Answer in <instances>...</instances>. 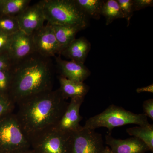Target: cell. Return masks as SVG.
Wrapping results in <instances>:
<instances>
[{
  "label": "cell",
  "mask_w": 153,
  "mask_h": 153,
  "mask_svg": "<svg viewBox=\"0 0 153 153\" xmlns=\"http://www.w3.org/2000/svg\"><path fill=\"white\" fill-rule=\"evenodd\" d=\"M71 134L48 129L30 139V148L34 153H70Z\"/></svg>",
  "instance_id": "6"
},
{
  "label": "cell",
  "mask_w": 153,
  "mask_h": 153,
  "mask_svg": "<svg viewBox=\"0 0 153 153\" xmlns=\"http://www.w3.org/2000/svg\"><path fill=\"white\" fill-rule=\"evenodd\" d=\"M13 153H34L33 151L31 149V148L27 149L24 150L19 151V152H16Z\"/></svg>",
  "instance_id": "30"
},
{
  "label": "cell",
  "mask_w": 153,
  "mask_h": 153,
  "mask_svg": "<svg viewBox=\"0 0 153 153\" xmlns=\"http://www.w3.org/2000/svg\"><path fill=\"white\" fill-rule=\"evenodd\" d=\"M30 0L0 1V13L1 15L17 16L29 7Z\"/></svg>",
  "instance_id": "17"
},
{
  "label": "cell",
  "mask_w": 153,
  "mask_h": 153,
  "mask_svg": "<svg viewBox=\"0 0 153 153\" xmlns=\"http://www.w3.org/2000/svg\"><path fill=\"white\" fill-rule=\"evenodd\" d=\"M32 35L19 30L12 35L8 54L13 63L16 62L35 53Z\"/></svg>",
  "instance_id": "11"
},
{
  "label": "cell",
  "mask_w": 153,
  "mask_h": 153,
  "mask_svg": "<svg viewBox=\"0 0 153 153\" xmlns=\"http://www.w3.org/2000/svg\"><path fill=\"white\" fill-rule=\"evenodd\" d=\"M60 87L59 88L65 99L76 97H85L90 88L84 82L69 80L61 76H59Z\"/></svg>",
  "instance_id": "15"
},
{
  "label": "cell",
  "mask_w": 153,
  "mask_h": 153,
  "mask_svg": "<svg viewBox=\"0 0 153 153\" xmlns=\"http://www.w3.org/2000/svg\"><path fill=\"white\" fill-rule=\"evenodd\" d=\"M56 62L60 76L69 80L84 82L90 75V70L84 64L63 60L60 56L56 57Z\"/></svg>",
  "instance_id": "13"
},
{
  "label": "cell",
  "mask_w": 153,
  "mask_h": 153,
  "mask_svg": "<svg viewBox=\"0 0 153 153\" xmlns=\"http://www.w3.org/2000/svg\"><path fill=\"white\" fill-rule=\"evenodd\" d=\"M136 91L137 93H143V92L153 93V84H150L145 87L138 88H137Z\"/></svg>",
  "instance_id": "29"
},
{
  "label": "cell",
  "mask_w": 153,
  "mask_h": 153,
  "mask_svg": "<svg viewBox=\"0 0 153 153\" xmlns=\"http://www.w3.org/2000/svg\"><path fill=\"white\" fill-rule=\"evenodd\" d=\"M16 17L20 30L29 35L44 27L46 21L40 2L29 6Z\"/></svg>",
  "instance_id": "9"
},
{
  "label": "cell",
  "mask_w": 153,
  "mask_h": 153,
  "mask_svg": "<svg viewBox=\"0 0 153 153\" xmlns=\"http://www.w3.org/2000/svg\"><path fill=\"white\" fill-rule=\"evenodd\" d=\"M46 21L51 25L80 26L86 28L88 18L74 0L40 1Z\"/></svg>",
  "instance_id": "3"
},
{
  "label": "cell",
  "mask_w": 153,
  "mask_h": 153,
  "mask_svg": "<svg viewBox=\"0 0 153 153\" xmlns=\"http://www.w3.org/2000/svg\"><path fill=\"white\" fill-rule=\"evenodd\" d=\"M12 82L10 69L0 71V93L9 96Z\"/></svg>",
  "instance_id": "22"
},
{
  "label": "cell",
  "mask_w": 153,
  "mask_h": 153,
  "mask_svg": "<svg viewBox=\"0 0 153 153\" xmlns=\"http://www.w3.org/2000/svg\"><path fill=\"white\" fill-rule=\"evenodd\" d=\"M101 134L81 127L71 134L70 153H102L105 148Z\"/></svg>",
  "instance_id": "7"
},
{
  "label": "cell",
  "mask_w": 153,
  "mask_h": 153,
  "mask_svg": "<svg viewBox=\"0 0 153 153\" xmlns=\"http://www.w3.org/2000/svg\"><path fill=\"white\" fill-rule=\"evenodd\" d=\"M15 105L8 96L0 93V119L12 113Z\"/></svg>",
  "instance_id": "23"
},
{
  "label": "cell",
  "mask_w": 153,
  "mask_h": 153,
  "mask_svg": "<svg viewBox=\"0 0 153 153\" xmlns=\"http://www.w3.org/2000/svg\"><path fill=\"white\" fill-rule=\"evenodd\" d=\"M102 153H112L110 149L108 146H105L104 151H103Z\"/></svg>",
  "instance_id": "31"
},
{
  "label": "cell",
  "mask_w": 153,
  "mask_h": 153,
  "mask_svg": "<svg viewBox=\"0 0 153 153\" xmlns=\"http://www.w3.org/2000/svg\"><path fill=\"white\" fill-rule=\"evenodd\" d=\"M91 45L85 37L75 39L60 53V55L77 63L84 64Z\"/></svg>",
  "instance_id": "14"
},
{
  "label": "cell",
  "mask_w": 153,
  "mask_h": 153,
  "mask_svg": "<svg viewBox=\"0 0 153 153\" xmlns=\"http://www.w3.org/2000/svg\"><path fill=\"white\" fill-rule=\"evenodd\" d=\"M117 1L123 14L124 19L126 20L127 27H128L134 12L133 0H117Z\"/></svg>",
  "instance_id": "24"
},
{
  "label": "cell",
  "mask_w": 153,
  "mask_h": 153,
  "mask_svg": "<svg viewBox=\"0 0 153 153\" xmlns=\"http://www.w3.org/2000/svg\"><path fill=\"white\" fill-rule=\"evenodd\" d=\"M103 0H74L77 5L88 19L99 20L101 16Z\"/></svg>",
  "instance_id": "19"
},
{
  "label": "cell",
  "mask_w": 153,
  "mask_h": 153,
  "mask_svg": "<svg viewBox=\"0 0 153 153\" xmlns=\"http://www.w3.org/2000/svg\"><path fill=\"white\" fill-rule=\"evenodd\" d=\"M17 104L19 109L15 114L30 140L44 131L56 126L68 102L58 89L38 94Z\"/></svg>",
  "instance_id": "1"
},
{
  "label": "cell",
  "mask_w": 153,
  "mask_h": 153,
  "mask_svg": "<svg viewBox=\"0 0 153 153\" xmlns=\"http://www.w3.org/2000/svg\"><path fill=\"white\" fill-rule=\"evenodd\" d=\"M101 16L105 18L107 26L116 19H124L117 0L104 1L102 8Z\"/></svg>",
  "instance_id": "20"
},
{
  "label": "cell",
  "mask_w": 153,
  "mask_h": 153,
  "mask_svg": "<svg viewBox=\"0 0 153 153\" xmlns=\"http://www.w3.org/2000/svg\"><path fill=\"white\" fill-rule=\"evenodd\" d=\"M143 109L144 114L147 117L153 120V99H149L143 102Z\"/></svg>",
  "instance_id": "28"
},
{
  "label": "cell",
  "mask_w": 153,
  "mask_h": 153,
  "mask_svg": "<svg viewBox=\"0 0 153 153\" xmlns=\"http://www.w3.org/2000/svg\"><path fill=\"white\" fill-rule=\"evenodd\" d=\"M20 30L16 17L1 15L0 17V31L9 35H13Z\"/></svg>",
  "instance_id": "21"
},
{
  "label": "cell",
  "mask_w": 153,
  "mask_h": 153,
  "mask_svg": "<svg viewBox=\"0 0 153 153\" xmlns=\"http://www.w3.org/2000/svg\"><path fill=\"white\" fill-rule=\"evenodd\" d=\"M0 153H1V152H0Z\"/></svg>",
  "instance_id": "32"
},
{
  "label": "cell",
  "mask_w": 153,
  "mask_h": 153,
  "mask_svg": "<svg viewBox=\"0 0 153 153\" xmlns=\"http://www.w3.org/2000/svg\"><path fill=\"white\" fill-rule=\"evenodd\" d=\"M131 124L147 126L150 123L144 114L134 113L121 107L112 104L102 112L88 119L83 127L92 130L106 128L111 133L115 128Z\"/></svg>",
  "instance_id": "4"
},
{
  "label": "cell",
  "mask_w": 153,
  "mask_h": 153,
  "mask_svg": "<svg viewBox=\"0 0 153 153\" xmlns=\"http://www.w3.org/2000/svg\"><path fill=\"white\" fill-rule=\"evenodd\" d=\"M9 97L15 104L38 94L52 90L53 67L51 58L37 53L13 63Z\"/></svg>",
  "instance_id": "2"
},
{
  "label": "cell",
  "mask_w": 153,
  "mask_h": 153,
  "mask_svg": "<svg viewBox=\"0 0 153 153\" xmlns=\"http://www.w3.org/2000/svg\"><path fill=\"white\" fill-rule=\"evenodd\" d=\"M105 144L112 153H146L149 151L144 143L135 137L118 139L109 133L105 136Z\"/></svg>",
  "instance_id": "12"
},
{
  "label": "cell",
  "mask_w": 153,
  "mask_h": 153,
  "mask_svg": "<svg viewBox=\"0 0 153 153\" xmlns=\"http://www.w3.org/2000/svg\"><path fill=\"white\" fill-rule=\"evenodd\" d=\"M13 64L8 53L0 54V71L10 69Z\"/></svg>",
  "instance_id": "27"
},
{
  "label": "cell",
  "mask_w": 153,
  "mask_h": 153,
  "mask_svg": "<svg viewBox=\"0 0 153 153\" xmlns=\"http://www.w3.org/2000/svg\"><path fill=\"white\" fill-rule=\"evenodd\" d=\"M129 135L137 138L147 146L149 151L153 152V125L138 126L127 129Z\"/></svg>",
  "instance_id": "18"
},
{
  "label": "cell",
  "mask_w": 153,
  "mask_h": 153,
  "mask_svg": "<svg viewBox=\"0 0 153 153\" xmlns=\"http://www.w3.org/2000/svg\"><path fill=\"white\" fill-rule=\"evenodd\" d=\"M51 25L60 47V54L63 49L74 41L78 32L85 29L80 26Z\"/></svg>",
  "instance_id": "16"
},
{
  "label": "cell",
  "mask_w": 153,
  "mask_h": 153,
  "mask_svg": "<svg viewBox=\"0 0 153 153\" xmlns=\"http://www.w3.org/2000/svg\"><path fill=\"white\" fill-rule=\"evenodd\" d=\"M30 148V140L14 113L0 119V152L13 153Z\"/></svg>",
  "instance_id": "5"
},
{
  "label": "cell",
  "mask_w": 153,
  "mask_h": 153,
  "mask_svg": "<svg viewBox=\"0 0 153 153\" xmlns=\"http://www.w3.org/2000/svg\"><path fill=\"white\" fill-rule=\"evenodd\" d=\"M12 36L0 31V54L7 53Z\"/></svg>",
  "instance_id": "25"
},
{
  "label": "cell",
  "mask_w": 153,
  "mask_h": 153,
  "mask_svg": "<svg viewBox=\"0 0 153 153\" xmlns=\"http://www.w3.org/2000/svg\"><path fill=\"white\" fill-rule=\"evenodd\" d=\"M32 37L36 53L47 58L60 55L59 44L52 25L49 23L34 32Z\"/></svg>",
  "instance_id": "8"
},
{
  "label": "cell",
  "mask_w": 153,
  "mask_h": 153,
  "mask_svg": "<svg viewBox=\"0 0 153 153\" xmlns=\"http://www.w3.org/2000/svg\"><path fill=\"white\" fill-rule=\"evenodd\" d=\"M84 98L79 97L71 99L65 112L55 126L56 128L61 131L71 133L82 127L79 123L83 117L80 114L79 111Z\"/></svg>",
  "instance_id": "10"
},
{
  "label": "cell",
  "mask_w": 153,
  "mask_h": 153,
  "mask_svg": "<svg viewBox=\"0 0 153 153\" xmlns=\"http://www.w3.org/2000/svg\"><path fill=\"white\" fill-rule=\"evenodd\" d=\"M153 6V0H133L134 12L140 11Z\"/></svg>",
  "instance_id": "26"
}]
</instances>
